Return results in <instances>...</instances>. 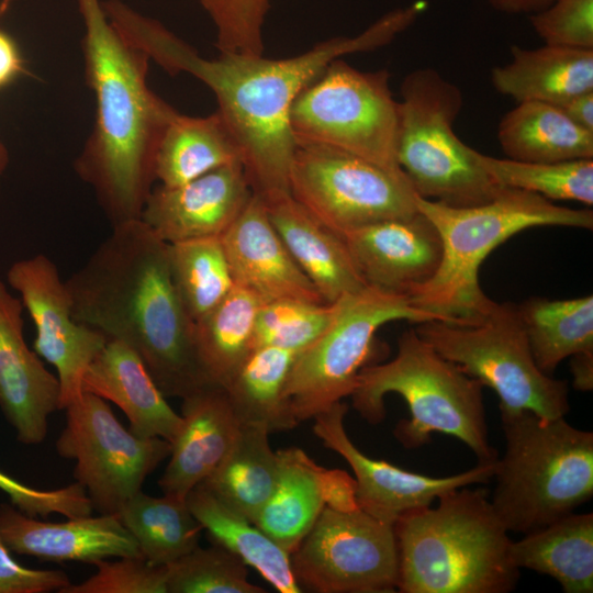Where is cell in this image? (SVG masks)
<instances>
[{
  "label": "cell",
  "mask_w": 593,
  "mask_h": 593,
  "mask_svg": "<svg viewBox=\"0 0 593 593\" xmlns=\"http://www.w3.org/2000/svg\"><path fill=\"white\" fill-rule=\"evenodd\" d=\"M556 107L575 125L593 132V91L577 94Z\"/></svg>",
  "instance_id": "bcb514c9"
},
{
  "label": "cell",
  "mask_w": 593,
  "mask_h": 593,
  "mask_svg": "<svg viewBox=\"0 0 593 593\" xmlns=\"http://www.w3.org/2000/svg\"><path fill=\"white\" fill-rule=\"evenodd\" d=\"M182 425L170 443L169 461L158 480L164 494L187 499L224 460L240 423L225 389L210 384L182 399Z\"/></svg>",
  "instance_id": "7402d4cb"
},
{
  "label": "cell",
  "mask_w": 593,
  "mask_h": 593,
  "mask_svg": "<svg viewBox=\"0 0 593 593\" xmlns=\"http://www.w3.org/2000/svg\"><path fill=\"white\" fill-rule=\"evenodd\" d=\"M81 389L118 405L141 437L171 443L182 425L181 414L168 404L142 358L120 340L108 339L87 368Z\"/></svg>",
  "instance_id": "603a6c76"
},
{
  "label": "cell",
  "mask_w": 593,
  "mask_h": 593,
  "mask_svg": "<svg viewBox=\"0 0 593 593\" xmlns=\"http://www.w3.org/2000/svg\"><path fill=\"white\" fill-rule=\"evenodd\" d=\"M0 539L13 553L54 562L94 564L109 558L143 557L134 537L115 515L109 514L53 523L2 503Z\"/></svg>",
  "instance_id": "44dd1931"
},
{
  "label": "cell",
  "mask_w": 593,
  "mask_h": 593,
  "mask_svg": "<svg viewBox=\"0 0 593 593\" xmlns=\"http://www.w3.org/2000/svg\"><path fill=\"white\" fill-rule=\"evenodd\" d=\"M368 287L410 296L430 280L441 259V242L419 211L338 234Z\"/></svg>",
  "instance_id": "ac0fdd59"
},
{
  "label": "cell",
  "mask_w": 593,
  "mask_h": 593,
  "mask_svg": "<svg viewBox=\"0 0 593 593\" xmlns=\"http://www.w3.org/2000/svg\"><path fill=\"white\" fill-rule=\"evenodd\" d=\"M497 139L506 156L519 161L593 157V132L575 125L560 109L545 102H519L502 118Z\"/></svg>",
  "instance_id": "4dcf8cb0"
},
{
  "label": "cell",
  "mask_w": 593,
  "mask_h": 593,
  "mask_svg": "<svg viewBox=\"0 0 593 593\" xmlns=\"http://www.w3.org/2000/svg\"><path fill=\"white\" fill-rule=\"evenodd\" d=\"M187 503L212 544L239 557L280 593L301 592L291 556L261 528L224 505L202 484L190 491Z\"/></svg>",
  "instance_id": "83f0119b"
},
{
  "label": "cell",
  "mask_w": 593,
  "mask_h": 593,
  "mask_svg": "<svg viewBox=\"0 0 593 593\" xmlns=\"http://www.w3.org/2000/svg\"><path fill=\"white\" fill-rule=\"evenodd\" d=\"M221 242L234 284L262 304L284 299L325 302L289 253L264 200L255 192Z\"/></svg>",
  "instance_id": "ffe728a7"
},
{
  "label": "cell",
  "mask_w": 593,
  "mask_h": 593,
  "mask_svg": "<svg viewBox=\"0 0 593 593\" xmlns=\"http://www.w3.org/2000/svg\"><path fill=\"white\" fill-rule=\"evenodd\" d=\"M299 354L271 346L253 349L225 388L239 423L265 425L270 434L290 430L299 424L283 396Z\"/></svg>",
  "instance_id": "836d02e7"
},
{
  "label": "cell",
  "mask_w": 593,
  "mask_h": 593,
  "mask_svg": "<svg viewBox=\"0 0 593 593\" xmlns=\"http://www.w3.org/2000/svg\"><path fill=\"white\" fill-rule=\"evenodd\" d=\"M389 79L385 69L361 71L342 58L329 63L292 104L295 145L345 152L402 171L396 156L400 103Z\"/></svg>",
  "instance_id": "30bf717a"
},
{
  "label": "cell",
  "mask_w": 593,
  "mask_h": 593,
  "mask_svg": "<svg viewBox=\"0 0 593 593\" xmlns=\"http://www.w3.org/2000/svg\"><path fill=\"white\" fill-rule=\"evenodd\" d=\"M0 491L22 513L45 518L59 514L66 518L91 515L93 508L85 489L74 482L55 490H37L0 470Z\"/></svg>",
  "instance_id": "7bdbcfd3"
},
{
  "label": "cell",
  "mask_w": 593,
  "mask_h": 593,
  "mask_svg": "<svg viewBox=\"0 0 593 593\" xmlns=\"http://www.w3.org/2000/svg\"><path fill=\"white\" fill-rule=\"evenodd\" d=\"M7 280L34 323L35 353L57 371L60 410H65L81 396L82 377L108 337L72 317L65 280L45 255L15 261Z\"/></svg>",
  "instance_id": "9a60e30c"
},
{
  "label": "cell",
  "mask_w": 593,
  "mask_h": 593,
  "mask_svg": "<svg viewBox=\"0 0 593 593\" xmlns=\"http://www.w3.org/2000/svg\"><path fill=\"white\" fill-rule=\"evenodd\" d=\"M264 202L289 253L326 303L337 302L368 287L343 238L317 221L291 194Z\"/></svg>",
  "instance_id": "cb8c5ba5"
},
{
  "label": "cell",
  "mask_w": 593,
  "mask_h": 593,
  "mask_svg": "<svg viewBox=\"0 0 593 593\" xmlns=\"http://www.w3.org/2000/svg\"><path fill=\"white\" fill-rule=\"evenodd\" d=\"M9 164V153L0 136V178Z\"/></svg>",
  "instance_id": "681fc988"
},
{
  "label": "cell",
  "mask_w": 593,
  "mask_h": 593,
  "mask_svg": "<svg viewBox=\"0 0 593 593\" xmlns=\"http://www.w3.org/2000/svg\"><path fill=\"white\" fill-rule=\"evenodd\" d=\"M254 194L242 163L186 183L154 187L139 220L167 244L221 237Z\"/></svg>",
  "instance_id": "e0dca14e"
},
{
  "label": "cell",
  "mask_w": 593,
  "mask_h": 593,
  "mask_svg": "<svg viewBox=\"0 0 593 593\" xmlns=\"http://www.w3.org/2000/svg\"><path fill=\"white\" fill-rule=\"evenodd\" d=\"M168 266L176 292L194 323L235 286L221 237L168 244Z\"/></svg>",
  "instance_id": "d590c367"
},
{
  "label": "cell",
  "mask_w": 593,
  "mask_h": 593,
  "mask_svg": "<svg viewBox=\"0 0 593 593\" xmlns=\"http://www.w3.org/2000/svg\"><path fill=\"white\" fill-rule=\"evenodd\" d=\"M398 320L439 321L414 306L409 296L371 287L338 301L331 325L296 356L290 370L283 396L298 423L351 395L376 333Z\"/></svg>",
  "instance_id": "8fae6325"
},
{
  "label": "cell",
  "mask_w": 593,
  "mask_h": 593,
  "mask_svg": "<svg viewBox=\"0 0 593 593\" xmlns=\"http://www.w3.org/2000/svg\"><path fill=\"white\" fill-rule=\"evenodd\" d=\"M102 5L112 25L150 60L170 75L193 76L213 92L253 191L266 200L290 194L296 149L290 111L299 93L333 60L392 42L416 21L426 2L418 0L390 11L356 36L332 37L286 58L242 53L205 58L160 22L122 0H104Z\"/></svg>",
  "instance_id": "6da1fadb"
},
{
  "label": "cell",
  "mask_w": 593,
  "mask_h": 593,
  "mask_svg": "<svg viewBox=\"0 0 593 593\" xmlns=\"http://www.w3.org/2000/svg\"><path fill=\"white\" fill-rule=\"evenodd\" d=\"M167 567V593H262L247 579V564L224 547L199 545Z\"/></svg>",
  "instance_id": "f35d334b"
},
{
  "label": "cell",
  "mask_w": 593,
  "mask_h": 593,
  "mask_svg": "<svg viewBox=\"0 0 593 593\" xmlns=\"http://www.w3.org/2000/svg\"><path fill=\"white\" fill-rule=\"evenodd\" d=\"M78 5L96 118L74 168L114 226L139 220L156 181L159 142L177 110L149 88V57L112 25L102 1L78 0Z\"/></svg>",
  "instance_id": "3957f363"
},
{
  "label": "cell",
  "mask_w": 593,
  "mask_h": 593,
  "mask_svg": "<svg viewBox=\"0 0 593 593\" xmlns=\"http://www.w3.org/2000/svg\"><path fill=\"white\" fill-rule=\"evenodd\" d=\"M23 304L0 280V410L25 445L42 443L60 410V384L23 333Z\"/></svg>",
  "instance_id": "d6986e66"
},
{
  "label": "cell",
  "mask_w": 593,
  "mask_h": 593,
  "mask_svg": "<svg viewBox=\"0 0 593 593\" xmlns=\"http://www.w3.org/2000/svg\"><path fill=\"white\" fill-rule=\"evenodd\" d=\"M415 331L440 356L493 389L500 413L529 411L552 419L569 412L567 381L537 367L515 304L494 302L473 321H427Z\"/></svg>",
  "instance_id": "9c48e42d"
},
{
  "label": "cell",
  "mask_w": 593,
  "mask_h": 593,
  "mask_svg": "<svg viewBox=\"0 0 593 593\" xmlns=\"http://www.w3.org/2000/svg\"><path fill=\"white\" fill-rule=\"evenodd\" d=\"M571 371L574 378L573 385L577 390H592L593 353H582L572 356Z\"/></svg>",
  "instance_id": "7dc6e473"
},
{
  "label": "cell",
  "mask_w": 593,
  "mask_h": 593,
  "mask_svg": "<svg viewBox=\"0 0 593 593\" xmlns=\"http://www.w3.org/2000/svg\"><path fill=\"white\" fill-rule=\"evenodd\" d=\"M537 367L551 376L577 354L593 353V296L566 300L533 296L516 305Z\"/></svg>",
  "instance_id": "d6a6232c"
},
{
  "label": "cell",
  "mask_w": 593,
  "mask_h": 593,
  "mask_svg": "<svg viewBox=\"0 0 593 593\" xmlns=\"http://www.w3.org/2000/svg\"><path fill=\"white\" fill-rule=\"evenodd\" d=\"M65 284L72 317L135 350L166 398L211 384L197 357L194 322L170 278L168 244L141 220L112 226Z\"/></svg>",
  "instance_id": "7a4b0ae2"
},
{
  "label": "cell",
  "mask_w": 593,
  "mask_h": 593,
  "mask_svg": "<svg viewBox=\"0 0 593 593\" xmlns=\"http://www.w3.org/2000/svg\"><path fill=\"white\" fill-rule=\"evenodd\" d=\"M265 425L240 423L235 441L221 465L200 484L224 505L254 523L271 496L279 458Z\"/></svg>",
  "instance_id": "f1b7e54d"
},
{
  "label": "cell",
  "mask_w": 593,
  "mask_h": 593,
  "mask_svg": "<svg viewBox=\"0 0 593 593\" xmlns=\"http://www.w3.org/2000/svg\"><path fill=\"white\" fill-rule=\"evenodd\" d=\"M97 571L82 582L70 583L58 593H167V567L143 557H118L96 562Z\"/></svg>",
  "instance_id": "60d3db41"
},
{
  "label": "cell",
  "mask_w": 593,
  "mask_h": 593,
  "mask_svg": "<svg viewBox=\"0 0 593 593\" xmlns=\"http://www.w3.org/2000/svg\"><path fill=\"white\" fill-rule=\"evenodd\" d=\"M512 60L492 69L497 92L519 102L537 101L559 105L593 91V49L545 44L528 49L511 48Z\"/></svg>",
  "instance_id": "d4e9b609"
},
{
  "label": "cell",
  "mask_w": 593,
  "mask_h": 593,
  "mask_svg": "<svg viewBox=\"0 0 593 593\" xmlns=\"http://www.w3.org/2000/svg\"><path fill=\"white\" fill-rule=\"evenodd\" d=\"M290 194L336 234L418 212L403 171L322 147L296 146Z\"/></svg>",
  "instance_id": "4fadbf2b"
},
{
  "label": "cell",
  "mask_w": 593,
  "mask_h": 593,
  "mask_svg": "<svg viewBox=\"0 0 593 593\" xmlns=\"http://www.w3.org/2000/svg\"><path fill=\"white\" fill-rule=\"evenodd\" d=\"M261 302L234 286L230 293L194 323L199 363L211 384L227 387L254 349V329Z\"/></svg>",
  "instance_id": "1f68e13d"
},
{
  "label": "cell",
  "mask_w": 593,
  "mask_h": 593,
  "mask_svg": "<svg viewBox=\"0 0 593 593\" xmlns=\"http://www.w3.org/2000/svg\"><path fill=\"white\" fill-rule=\"evenodd\" d=\"M65 411L66 424L56 439V451L75 461L74 478L92 508L116 515L169 457L170 443L134 434L118 421L105 400L89 392H82Z\"/></svg>",
  "instance_id": "7c38bea8"
},
{
  "label": "cell",
  "mask_w": 593,
  "mask_h": 593,
  "mask_svg": "<svg viewBox=\"0 0 593 593\" xmlns=\"http://www.w3.org/2000/svg\"><path fill=\"white\" fill-rule=\"evenodd\" d=\"M136 540L142 556L155 566H168L199 545L203 530L187 499L143 491L127 500L115 515Z\"/></svg>",
  "instance_id": "e575fe53"
},
{
  "label": "cell",
  "mask_w": 593,
  "mask_h": 593,
  "mask_svg": "<svg viewBox=\"0 0 593 593\" xmlns=\"http://www.w3.org/2000/svg\"><path fill=\"white\" fill-rule=\"evenodd\" d=\"M530 23L547 45L593 49V0H553Z\"/></svg>",
  "instance_id": "b9f144b4"
},
{
  "label": "cell",
  "mask_w": 593,
  "mask_h": 593,
  "mask_svg": "<svg viewBox=\"0 0 593 593\" xmlns=\"http://www.w3.org/2000/svg\"><path fill=\"white\" fill-rule=\"evenodd\" d=\"M0 539V593H47L71 583L61 570L31 569L20 564Z\"/></svg>",
  "instance_id": "ee69618b"
},
{
  "label": "cell",
  "mask_w": 593,
  "mask_h": 593,
  "mask_svg": "<svg viewBox=\"0 0 593 593\" xmlns=\"http://www.w3.org/2000/svg\"><path fill=\"white\" fill-rule=\"evenodd\" d=\"M393 528L402 593H507L517 584L510 532L485 489L447 492Z\"/></svg>",
  "instance_id": "277c9868"
},
{
  "label": "cell",
  "mask_w": 593,
  "mask_h": 593,
  "mask_svg": "<svg viewBox=\"0 0 593 593\" xmlns=\"http://www.w3.org/2000/svg\"><path fill=\"white\" fill-rule=\"evenodd\" d=\"M401 97L398 164L416 194L462 208L489 202L505 189L454 131L463 104L457 85L434 68H418L405 76Z\"/></svg>",
  "instance_id": "ba28073f"
},
{
  "label": "cell",
  "mask_w": 593,
  "mask_h": 593,
  "mask_svg": "<svg viewBox=\"0 0 593 593\" xmlns=\"http://www.w3.org/2000/svg\"><path fill=\"white\" fill-rule=\"evenodd\" d=\"M505 451L491 504L508 532L528 534L569 515L593 495V433L564 417L500 413Z\"/></svg>",
  "instance_id": "52a82bcc"
},
{
  "label": "cell",
  "mask_w": 593,
  "mask_h": 593,
  "mask_svg": "<svg viewBox=\"0 0 593 593\" xmlns=\"http://www.w3.org/2000/svg\"><path fill=\"white\" fill-rule=\"evenodd\" d=\"M415 204L439 234L441 259L434 277L409 299L445 322L473 321L490 310L494 301L479 284L480 266L516 233L538 226H593L592 210L560 206L537 193L513 188L479 205L450 206L418 194Z\"/></svg>",
  "instance_id": "5b68a950"
},
{
  "label": "cell",
  "mask_w": 593,
  "mask_h": 593,
  "mask_svg": "<svg viewBox=\"0 0 593 593\" xmlns=\"http://www.w3.org/2000/svg\"><path fill=\"white\" fill-rule=\"evenodd\" d=\"M348 406L336 402L316 414L313 432L322 444L350 466L356 482L358 507L373 517L394 525L404 514L429 506L452 490L486 483L495 462L481 463L449 477H429L399 468L365 455L346 433L344 418ZM497 460V459H496Z\"/></svg>",
  "instance_id": "2e32d148"
},
{
  "label": "cell",
  "mask_w": 593,
  "mask_h": 593,
  "mask_svg": "<svg viewBox=\"0 0 593 593\" xmlns=\"http://www.w3.org/2000/svg\"><path fill=\"white\" fill-rule=\"evenodd\" d=\"M299 584L321 593H389L398 588L393 525L361 508L325 506L291 555Z\"/></svg>",
  "instance_id": "5bb4252c"
},
{
  "label": "cell",
  "mask_w": 593,
  "mask_h": 593,
  "mask_svg": "<svg viewBox=\"0 0 593 593\" xmlns=\"http://www.w3.org/2000/svg\"><path fill=\"white\" fill-rule=\"evenodd\" d=\"M482 388L413 328L400 336L392 360L360 370L350 396L357 412L378 424L385 417L384 396L401 395L411 418L400 421L393 433L406 449L419 448L432 434L443 433L467 445L478 462L491 463L497 452L489 444Z\"/></svg>",
  "instance_id": "8992f818"
},
{
  "label": "cell",
  "mask_w": 593,
  "mask_h": 593,
  "mask_svg": "<svg viewBox=\"0 0 593 593\" xmlns=\"http://www.w3.org/2000/svg\"><path fill=\"white\" fill-rule=\"evenodd\" d=\"M277 455L278 480L254 524L291 556L325 507L324 468L296 447Z\"/></svg>",
  "instance_id": "4316f807"
},
{
  "label": "cell",
  "mask_w": 593,
  "mask_h": 593,
  "mask_svg": "<svg viewBox=\"0 0 593 593\" xmlns=\"http://www.w3.org/2000/svg\"><path fill=\"white\" fill-rule=\"evenodd\" d=\"M215 27L219 53L261 55L270 0H199Z\"/></svg>",
  "instance_id": "ab89813d"
},
{
  "label": "cell",
  "mask_w": 593,
  "mask_h": 593,
  "mask_svg": "<svg viewBox=\"0 0 593 593\" xmlns=\"http://www.w3.org/2000/svg\"><path fill=\"white\" fill-rule=\"evenodd\" d=\"M518 568L552 577L566 593L593 592V514L571 513L511 544Z\"/></svg>",
  "instance_id": "484cf974"
},
{
  "label": "cell",
  "mask_w": 593,
  "mask_h": 593,
  "mask_svg": "<svg viewBox=\"0 0 593 593\" xmlns=\"http://www.w3.org/2000/svg\"><path fill=\"white\" fill-rule=\"evenodd\" d=\"M337 310L338 301L284 299L264 303L256 316L254 348L271 346L301 353L326 331Z\"/></svg>",
  "instance_id": "74e56055"
},
{
  "label": "cell",
  "mask_w": 593,
  "mask_h": 593,
  "mask_svg": "<svg viewBox=\"0 0 593 593\" xmlns=\"http://www.w3.org/2000/svg\"><path fill=\"white\" fill-rule=\"evenodd\" d=\"M9 0H5V3L3 4L2 9L4 8V5L8 3Z\"/></svg>",
  "instance_id": "f907efd6"
},
{
  "label": "cell",
  "mask_w": 593,
  "mask_h": 593,
  "mask_svg": "<svg viewBox=\"0 0 593 593\" xmlns=\"http://www.w3.org/2000/svg\"><path fill=\"white\" fill-rule=\"evenodd\" d=\"M477 164L500 186L537 193L550 201L593 204V160L528 163L495 158L473 149Z\"/></svg>",
  "instance_id": "8d00e7d4"
},
{
  "label": "cell",
  "mask_w": 593,
  "mask_h": 593,
  "mask_svg": "<svg viewBox=\"0 0 593 593\" xmlns=\"http://www.w3.org/2000/svg\"><path fill=\"white\" fill-rule=\"evenodd\" d=\"M234 163H242L240 152L217 111L206 116L177 111L157 148L155 178L175 187Z\"/></svg>",
  "instance_id": "f546056e"
},
{
  "label": "cell",
  "mask_w": 593,
  "mask_h": 593,
  "mask_svg": "<svg viewBox=\"0 0 593 593\" xmlns=\"http://www.w3.org/2000/svg\"><path fill=\"white\" fill-rule=\"evenodd\" d=\"M497 11L505 13H535L549 5L553 0H489Z\"/></svg>",
  "instance_id": "c3c4849f"
},
{
  "label": "cell",
  "mask_w": 593,
  "mask_h": 593,
  "mask_svg": "<svg viewBox=\"0 0 593 593\" xmlns=\"http://www.w3.org/2000/svg\"><path fill=\"white\" fill-rule=\"evenodd\" d=\"M24 70L18 45L4 31L0 30V88L16 79Z\"/></svg>",
  "instance_id": "f6af8a7d"
}]
</instances>
